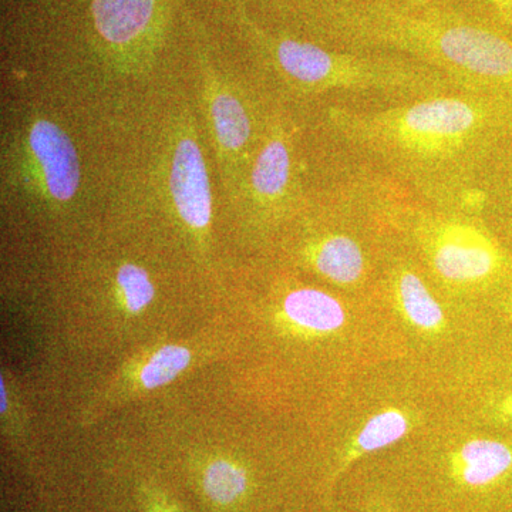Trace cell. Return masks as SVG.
I'll use <instances>...</instances> for the list:
<instances>
[{
  "label": "cell",
  "mask_w": 512,
  "mask_h": 512,
  "mask_svg": "<svg viewBox=\"0 0 512 512\" xmlns=\"http://www.w3.org/2000/svg\"><path fill=\"white\" fill-rule=\"evenodd\" d=\"M202 487L214 503L234 504L248 491L247 470L228 458H217L205 468Z\"/></svg>",
  "instance_id": "cell-16"
},
{
  "label": "cell",
  "mask_w": 512,
  "mask_h": 512,
  "mask_svg": "<svg viewBox=\"0 0 512 512\" xmlns=\"http://www.w3.org/2000/svg\"><path fill=\"white\" fill-rule=\"evenodd\" d=\"M333 123L360 144L380 153L439 163L487 151L512 136V99L468 92L424 97L376 113L333 110Z\"/></svg>",
  "instance_id": "cell-1"
},
{
  "label": "cell",
  "mask_w": 512,
  "mask_h": 512,
  "mask_svg": "<svg viewBox=\"0 0 512 512\" xmlns=\"http://www.w3.org/2000/svg\"><path fill=\"white\" fill-rule=\"evenodd\" d=\"M413 2H430V0H413ZM485 2L491 3L497 9V12L500 13L504 22L512 29V0H485Z\"/></svg>",
  "instance_id": "cell-19"
},
{
  "label": "cell",
  "mask_w": 512,
  "mask_h": 512,
  "mask_svg": "<svg viewBox=\"0 0 512 512\" xmlns=\"http://www.w3.org/2000/svg\"><path fill=\"white\" fill-rule=\"evenodd\" d=\"M144 504L147 512H184L167 495L153 488L144 490Z\"/></svg>",
  "instance_id": "cell-18"
},
{
  "label": "cell",
  "mask_w": 512,
  "mask_h": 512,
  "mask_svg": "<svg viewBox=\"0 0 512 512\" xmlns=\"http://www.w3.org/2000/svg\"><path fill=\"white\" fill-rule=\"evenodd\" d=\"M367 40L420 57L458 79L470 92L512 99V40L476 23L426 12L377 9L356 18Z\"/></svg>",
  "instance_id": "cell-2"
},
{
  "label": "cell",
  "mask_w": 512,
  "mask_h": 512,
  "mask_svg": "<svg viewBox=\"0 0 512 512\" xmlns=\"http://www.w3.org/2000/svg\"><path fill=\"white\" fill-rule=\"evenodd\" d=\"M121 306L131 315L146 311L156 298V288L146 269L136 264L121 265L116 275Z\"/></svg>",
  "instance_id": "cell-17"
},
{
  "label": "cell",
  "mask_w": 512,
  "mask_h": 512,
  "mask_svg": "<svg viewBox=\"0 0 512 512\" xmlns=\"http://www.w3.org/2000/svg\"><path fill=\"white\" fill-rule=\"evenodd\" d=\"M292 175L291 137L282 127L272 128L256 151L241 194L259 210H271L291 194Z\"/></svg>",
  "instance_id": "cell-9"
},
{
  "label": "cell",
  "mask_w": 512,
  "mask_h": 512,
  "mask_svg": "<svg viewBox=\"0 0 512 512\" xmlns=\"http://www.w3.org/2000/svg\"><path fill=\"white\" fill-rule=\"evenodd\" d=\"M316 272L339 285L355 284L365 272L362 248L346 235H328L306 249Z\"/></svg>",
  "instance_id": "cell-12"
},
{
  "label": "cell",
  "mask_w": 512,
  "mask_h": 512,
  "mask_svg": "<svg viewBox=\"0 0 512 512\" xmlns=\"http://www.w3.org/2000/svg\"><path fill=\"white\" fill-rule=\"evenodd\" d=\"M431 259L444 279L456 284H477L500 276L505 256L483 229L463 222H444L434 229Z\"/></svg>",
  "instance_id": "cell-8"
},
{
  "label": "cell",
  "mask_w": 512,
  "mask_h": 512,
  "mask_svg": "<svg viewBox=\"0 0 512 512\" xmlns=\"http://www.w3.org/2000/svg\"><path fill=\"white\" fill-rule=\"evenodd\" d=\"M407 431H409V420L399 410H386L376 414L367 421L359 436L356 437L352 450L343 461L342 470L363 454L392 446L406 436Z\"/></svg>",
  "instance_id": "cell-15"
},
{
  "label": "cell",
  "mask_w": 512,
  "mask_h": 512,
  "mask_svg": "<svg viewBox=\"0 0 512 512\" xmlns=\"http://www.w3.org/2000/svg\"><path fill=\"white\" fill-rule=\"evenodd\" d=\"M13 164L20 190L46 204H72L82 183L79 154L69 134L55 121L33 117L13 147Z\"/></svg>",
  "instance_id": "cell-5"
},
{
  "label": "cell",
  "mask_w": 512,
  "mask_h": 512,
  "mask_svg": "<svg viewBox=\"0 0 512 512\" xmlns=\"http://www.w3.org/2000/svg\"><path fill=\"white\" fill-rule=\"evenodd\" d=\"M165 15V0H93L92 19L100 42L123 62L154 52Z\"/></svg>",
  "instance_id": "cell-7"
},
{
  "label": "cell",
  "mask_w": 512,
  "mask_h": 512,
  "mask_svg": "<svg viewBox=\"0 0 512 512\" xmlns=\"http://www.w3.org/2000/svg\"><path fill=\"white\" fill-rule=\"evenodd\" d=\"M503 410L505 413V416L510 417L512 420V397L507 400V402L504 403Z\"/></svg>",
  "instance_id": "cell-20"
},
{
  "label": "cell",
  "mask_w": 512,
  "mask_h": 512,
  "mask_svg": "<svg viewBox=\"0 0 512 512\" xmlns=\"http://www.w3.org/2000/svg\"><path fill=\"white\" fill-rule=\"evenodd\" d=\"M284 315L299 328L316 333L335 332L345 323V311L339 301L319 289L292 291L284 301Z\"/></svg>",
  "instance_id": "cell-13"
},
{
  "label": "cell",
  "mask_w": 512,
  "mask_h": 512,
  "mask_svg": "<svg viewBox=\"0 0 512 512\" xmlns=\"http://www.w3.org/2000/svg\"><path fill=\"white\" fill-rule=\"evenodd\" d=\"M194 353L187 346L164 345L153 352L144 353L130 370L111 387L113 397L120 394L146 393L173 382L188 369Z\"/></svg>",
  "instance_id": "cell-11"
},
{
  "label": "cell",
  "mask_w": 512,
  "mask_h": 512,
  "mask_svg": "<svg viewBox=\"0 0 512 512\" xmlns=\"http://www.w3.org/2000/svg\"><path fill=\"white\" fill-rule=\"evenodd\" d=\"M252 42L292 89L302 93L329 90H380L434 96L446 89L443 74L345 53L329 52L313 43L268 35L242 16Z\"/></svg>",
  "instance_id": "cell-3"
},
{
  "label": "cell",
  "mask_w": 512,
  "mask_h": 512,
  "mask_svg": "<svg viewBox=\"0 0 512 512\" xmlns=\"http://www.w3.org/2000/svg\"><path fill=\"white\" fill-rule=\"evenodd\" d=\"M397 295L404 313L413 325L424 330H437L443 325L444 313L423 281L410 271L397 279Z\"/></svg>",
  "instance_id": "cell-14"
},
{
  "label": "cell",
  "mask_w": 512,
  "mask_h": 512,
  "mask_svg": "<svg viewBox=\"0 0 512 512\" xmlns=\"http://www.w3.org/2000/svg\"><path fill=\"white\" fill-rule=\"evenodd\" d=\"M510 188H511V194H512V153L510 157Z\"/></svg>",
  "instance_id": "cell-21"
},
{
  "label": "cell",
  "mask_w": 512,
  "mask_h": 512,
  "mask_svg": "<svg viewBox=\"0 0 512 512\" xmlns=\"http://www.w3.org/2000/svg\"><path fill=\"white\" fill-rule=\"evenodd\" d=\"M165 170V190L178 221L204 239L212 224L211 181L190 120L178 123L171 134Z\"/></svg>",
  "instance_id": "cell-6"
},
{
  "label": "cell",
  "mask_w": 512,
  "mask_h": 512,
  "mask_svg": "<svg viewBox=\"0 0 512 512\" xmlns=\"http://www.w3.org/2000/svg\"><path fill=\"white\" fill-rule=\"evenodd\" d=\"M201 99L215 156L225 187L241 194L255 158L254 117L244 93L215 67L204 50L198 52Z\"/></svg>",
  "instance_id": "cell-4"
},
{
  "label": "cell",
  "mask_w": 512,
  "mask_h": 512,
  "mask_svg": "<svg viewBox=\"0 0 512 512\" xmlns=\"http://www.w3.org/2000/svg\"><path fill=\"white\" fill-rule=\"evenodd\" d=\"M451 477L470 493H491L512 481V447L503 441H468L451 458Z\"/></svg>",
  "instance_id": "cell-10"
}]
</instances>
